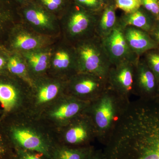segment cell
<instances>
[{
  "instance_id": "obj_1",
  "label": "cell",
  "mask_w": 159,
  "mask_h": 159,
  "mask_svg": "<svg viewBox=\"0 0 159 159\" xmlns=\"http://www.w3.org/2000/svg\"><path fill=\"white\" fill-rule=\"evenodd\" d=\"M115 151L116 159H159V110L122 125Z\"/></svg>"
},
{
  "instance_id": "obj_2",
  "label": "cell",
  "mask_w": 159,
  "mask_h": 159,
  "mask_svg": "<svg viewBox=\"0 0 159 159\" xmlns=\"http://www.w3.org/2000/svg\"><path fill=\"white\" fill-rule=\"evenodd\" d=\"M74 45L78 73L92 74L107 81L109 72L112 65L101 39L95 34Z\"/></svg>"
},
{
  "instance_id": "obj_3",
  "label": "cell",
  "mask_w": 159,
  "mask_h": 159,
  "mask_svg": "<svg viewBox=\"0 0 159 159\" xmlns=\"http://www.w3.org/2000/svg\"><path fill=\"white\" fill-rule=\"evenodd\" d=\"M99 16L80 10L72 12L64 26L66 36L70 43L74 45L95 35Z\"/></svg>"
},
{
  "instance_id": "obj_4",
  "label": "cell",
  "mask_w": 159,
  "mask_h": 159,
  "mask_svg": "<svg viewBox=\"0 0 159 159\" xmlns=\"http://www.w3.org/2000/svg\"><path fill=\"white\" fill-rule=\"evenodd\" d=\"M123 28L118 23L116 28L109 34L101 39L112 66L125 61L136 62L139 58L129 47L124 36Z\"/></svg>"
},
{
  "instance_id": "obj_5",
  "label": "cell",
  "mask_w": 159,
  "mask_h": 159,
  "mask_svg": "<svg viewBox=\"0 0 159 159\" xmlns=\"http://www.w3.org/2000/svg\"><path fill=\"white\" fill-rule=\"evenodd\" d=\"M136 61H125L112 66L107 78V84L111 89L122 96H127L134 91Z\"/></svg>"
},
{
  "instance_id": "obj_6",
  "label": "cell",
  "mask_w": 159,
  "mask_h": 159,
  "mask_svg": "<svg viewBox=\"0 0 159 159\" xmlns=\"http://www.w3.org/2000/svg\"><path fill=\"white\" fill-rule=\"evenodd\" d=\"M135 90L143 99L152 100L158 98L159 83L153 72L142 57L135 65L134 91Z\"/></svg>"
},
{
  "instance_id": "obj_7",
  "label": "cell",
  "mask_w": 159,
  "mask_h": 159,
  "mask_svg": "<svg viewBox=\"0 0 159 159\" xmlns=\"http://www.w3.org/2000/svg\"><path fill=\"white\" fill-rule=\"evenodd\" d=\"M12 135L15 148L37 152L51 159V151L54 144L34 131L25 127L15 128L12 131Z\"/></svg>"
},
{
  "instance_id": "obj_8",
  "label": "cell",
  "mask_w": 159,
  "mask_h": 159,
  "mask_svg": "<svg viewBox=\"0 0 159 159\" xmlns=\"http://www.w3.org/2000/svg\"><path fill=\"white\" fill-rule=\"evenodd\" d=\"M70 88L77 96H97L106 90L107 81L92 74L77 73L73 76Z\"/></svg>"
},
{
  "instance_id": "obj_9",
  "label": "cell",
  "mask_w": 159,
  "mask_h": 159,
  "mask_svg": "<svg viewBox=\"0 0 159 159\" xmlns=\"http://www.w3.org/2000/svg\"><path fill=\"white\" fill-rule=\"evenodd\" d=\"M123 33L129 47L137 57H142L150 50L159 49L149 33L142 29L133 26H126L123 28Z\"/></svg>"
},
{
  "instance_id": "obj_10",
  "label": "cell",
  "mask_w": 159,
  "mask_h": 159,
  "mask_svg": "<svg viewBox=\"0 0 159 159\" xmlns=\"http://www.w3.org/2000/svg\"><path fill=\"white\" fill-rule=\"evenodd\" d=\"M105 91L102 93L103 96L95 112V123L97 127L102 130H106L110 126L113 119L115 110L112 97L105 93Z\"/></svg>"
},
{
  "instance_id": "obj_11",
  "label": "cell",
  "mask_w": 159,
  "mask_h": 159,
  "mask_svg": "<svg viewBox=\"0 0 159 159\" xmlns=\"http://www.w3.org/2000/svg\"><path fill=\"white\" fill-rule=\"evenodd\" d=\"M141 8L133 13L125 14L119 19V25L123 27L133 26L149 33L157 20L152 16L142 11Z\"/></svg>"
},
{
  "instance_id": "obj_12",
  "label": "cell",
  "mask_w": 159,
  "mask_h": 159,
  "mask_svg": "<svg viewBox=\"0 0 159 159\" xmlns=\"http://www.w3.org/2000/svg\"><path fill=\"white\" fill-rule=\"evenodd\" d=\"M116 9L115 4L107 5L99 16L96 28V35L100 38L107 36L118 25L119 19L116 16Z\"/></svg>"
},
{
  "instance_id": "obj_13",
  "label": "cell",
  "mask_w": 159,
  "mask_h": 159,
  "mask_svg": "<svg viewBox=\"0 0 159 159\" xmlns=\"http://www.w3.org/2000/svg\"><path fill=\"white\" fill-rule=\"evenodd\" d=\"M10 42L14 49L30 51L39 48L42 44V40L39 36L27 31H15L11 34Z\"/></svg>"
},
{
  "instance_id": "obj_14",
  "label": "cell",
  "mask_w": 159,
  "mask_h": 159,
  "mask_svg": "<svg viewBox=\"0 0 159 159\" xmlns=\"http://www.w3.org/2000/svg\"><path fill=\"white\" fill-rule=\"evenodd\" d=\"M92 153L89 148L54 145L51 151V159H86Z\"/></svg>"
},
{
  "instance_id": "obj_15",
  "label": "cell",
  "mask_w": 159,
  "mask_h": 159,
  "mask_svg": "<svg viewBox=\"0 0 159 159\" xmlns=\"http://www.w3.org/2000/svg\"><path fill=\"white\" fill-rule=\"evenodd\" d=\"M82 107V104L78 101H67L52 110L51 116L57 120H68L76 116L81 111Z\"/></svg>"
},
{
  "instance_id": "obj_16",
  "label": "cell",
  "mask_w": 159,
  "mask_h": 159,
  "mask_svg": "<svg viewBox=\"0 0 159 159\" xmlns=\"http://www.w3.org/2000/svg\"><path fill=\"white\" fill-rule=\"evenodd\" d=\"M19 96L17 90L12 84L0 82V102L6 111H10L16 106Z\"/></svg>"
},
{
  "instance_id": "obj_17",
  "label": "cell",
  "mask_w": 159,
  "mask_h": 159,
  "mask_svg": "<svg viewBox=\"0 0 159 159\" xmlns=\"http://www.w3.org/2000/svg\"><path fill=\"white\" fill-rule=\"evenodd\" d=\"M89 129L83 124H78L69 128L64 137V145H61L72 147L84 143L89 138Z\"/></svg>"
},
{
  "instance_id": "obj_18",
  "label": "cell",
  "mask_w": 159,
  "mask_h": 159,
  "mask_svg": "<svg viewBox=\"0 0 159 159\" xmlns=\"http://www.w3.org/2000/svg\"><path fill=\"white\" fill-rule=\"evenodd\" d=\"M26 19L36 28L43 30H51L54 24L48 14L41 10L31 9L25 12Z\"/></svg>"
},
{
  "instance_id": "obj_19",
  "label": "cell",
  "mask_w": 159,
  "mask_h": 159,
  "mask_svg": "<svg viewBox=\"0 0 159 159\" xmlns=\"http://www.w3.org/2000/svg\"><path fill=\"white\" fill-rule=\"evenodd\" d=\"M50 53L46 51H39L31 52L26 55L28 63L32 70L40 73L48 67Z\"/></svg>"
},
{
  "instance_id": "obj_20",
  "label": "cell",
  "mask_w": 159,
  "mask_h": 159,
  "mask_svg": "<svg viewBox=\"0 0 159 159\" xmlns=\"http://www.w3.org/2000/svg\"><path fill=\"white\" fill-rule=\"evenodd\" d=\"M59 89L58 84L53 83L47 84L40 87L36 96L38 104H44L54 99L59 93Z\"/></svg>"
},
{
  "instance_id": "obj_21",
  "label": "cell",
  "mask_w": 159,
  "mask_h": 159,
  "mask_svg": "<svg viewBox=\"0 0 159 159\" xmlns=\"http://www.w3.org/2000/svg\"><path fill=\"white\" fill-rule=\"evenodd\" d=\"M141 57L153 72L159 83V49L150 50Z\"/></svg>"
},
{
  "instance_id": "obj_22",
  "label": "cell",
  "mask_w": 159,
  "mask_h": 159,
  "mask_svg": "<svg viewBox=\"0 0 159 159\" xmlns=\"http://www.w3.org/2000/svg\"><path fill=\"white\" fill-rule=\"evenodd\" d=\"M7 66L11 74L21 77L25 76L27 72L25 65L18 56L13 55L9 57Z\"/></svg>"
},
{
  "instance_id": "obj_23",
  "label": "cell",
  "mask_w": 159,
  "mask_h": 159,
  "mask_svg": "<svg viewBox=\"0 0 159 159\" xmlns=\"http://www.w3.org/2000/svg\"><path fill=\"white\" fill-rule=\"evenodd\" d=\"M116 8L129 14L139 10L142 7V0H114Z\"/></svg>"
},
{
  "instance_id": "obj_24",
  "label": "cell",
  "mask_w": 159,
  "mask_h": 159,
  "mask_svg": "<svg viewBox=\"0 0 159 159\" xmlns=\"http://www.w3.org/2000/svg\"><path fill=\"white\" fill-rule=\"evenodd\" d=\"M12 159H50L44 154L37 152L15 148Z\"/></svg>"
},
{
  "instance_id": "obj_25",
  "label": "cell",
  "mask_w": 159,
  "mask_h": 159,
  "mask_svg": "<svg viewBox=\"0 0 159 159\" xmlns=\"http://www.w3.org/2000/svg\"><path fill=\"white\" fill-rule=\"evenodd\" d=\"M142 6L157 20H159V6L158 0H142Z\"/></svg>"
},
{
  "instance_id": "obj_26",
  "label": "cell",
  "mask_w": 159,
  "mask_h": 159,
  "mask_svg": "<svg viewBox=\"0 0 159 159\" xmlns=\"http://www.w3.org/2000/svg\"><path fill=\"white\" fill-rule=\"evenodd\" d=\"M77 2L92 11H97L101 10L102 2L99 0H76Z\"/></svg>"
},
{
  "instance_id": "obj_27",
  "label": "cell",
  "mask_w": 159,
  "mask_h": 159,
  "mask_svg": "<svg viewBox=\"0 0 159 159\" xmlns=\"http://www.w3.org/2000/svg\"><path fill=\"white\" fill-rule=\"evenodd\" d=\"M14 154L10 146L0 139V159H12Z\"/></svg>"
},
{
  "instance_id": "obj_28",
  "label": "cell",
  "mask_w": 159,
  "mask_h": 159,
  "mask_svg": "<svg viewBox=\"0 0 159 159\" xmlns=\"http://www.w3.org/2000/svg\"><path fill=\"white\" fill-rule=\"evenodd\" d=\"M149 35L156 43L159 49V20H157L153 28L149 32Z\"/></svg>"
},
{
  "instance_id": "obj_29",
  "label": "cell",
  "mask_w": 159,
  "mask_h": 159,
  "mask_svg": "<svg viewBox=\"0 0 159 159\" xmlns=\"http://www.w3.org/2000/svg\"><path fill=\"white\" fill-rule=\"evenodd\" d=\"M43 4L50 10L57 9L62 4V0H42Z\"/></svg>"
},
{
  "instance_id": "obj_30",
  "label": "cell",
  "mask_w": 159,
  "mask_h": 159,
  "mask_svg": "<svg viewBox=\"0 0 159 159\" xmlns=\"http://www.w3.org/2000/svg\"><path fill=\"white\" fill-rule=\"evenodd\" d=\"M2 0H0V30L2 28L3 25L8 18V11L5 10Z\"/></svg>"
},
{
  "instance_id": "obj_31",
  "label": "cell",
  "mask_w": 159,
  "mask_h": 159,
  "mask_svg": "<svg viewBox=\"0 0 159 159\" xmlns=\"http://www.w3.org/2000/svg\"><path fill=\"white\" fill-rule=\"evenodd\" d=\"M8 59H6V57L0 55V70L2 69L3 67L5 66L6 64H7Z\"/></svg>"
},
{
  "instance_id": "obj_32",
  "label": "cell",
  "mask_w": 159,
  "mask_h": 159,
  "mask_svg": "<svg viewBox=\"0 0 159 159\" xmlns=\"http://www.w3.org/2000/svg\"><path fill=\"white\" fill-rule=\"evenodd\" d=\"M86 159H101V157L98 156L93 155L92 153Z\"/></svg>"
},
{
  "instance_id": "obj_33",
  "label": "cell",
  "mask_w": 159,
  "mask_h": 159,
  "mask_svg": "<svg viewBox=\"0 0 159 159\" xmlns=\"http://www.w3.org/2000/svg\"><path fill=\"white\" fill-rule=\"evenodd\" d=\"M99 1H101L102 2H106V1H107V0H99Z\"/></svg>"
},
{
  "instance_id": "obj_34",
  "label": "cell",
  "mask_w": 159,
  "mask_h": 159,
  "mask_svg": "<svg viewBox=\"0 0 159 159\" xmlns=\"http://www.w3.org/2000/svg\"><path fill=\"white\" fill-rule=\"evenodd\" d=\"M158 4L159 6V0H158Z\"/></svg>"
},
{
  "instance_id": "obj_35",
  "label": "cell",
  "mask_w": 159,
  "mask_h": 159,
  "mask_svg": "<svg viewBox=\"0 0 159 159\" xmlns=\"http://www.w3.org/2000/svg\"><path fill=\"white\" fill-rule=\"evenodd\" d=\"M157 99H159V96L158 98Z\"/></svg>"
}]
</instances>
